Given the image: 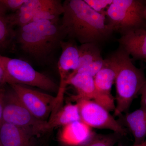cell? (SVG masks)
Here are the masks:
<instances>
[{"mask_svg":"<svg viewBox=\"0 0 146 146\" xmlns=\"http://www.w3.org/2000/svg\"><path fill=\"white\" fill-rule=\"evenodd\" d=\"M61 23L69 39L82 44H99L113 34L106 16L94 11L84 0H67L63 3Z\"/></svg>","mask_w":146,"mask_h":146,"instance_id":"obj_1","label":"cell"},{"mask_svg":"<svg viewBox=\"0 0 146 146\" xmlns=\"http://www.w3.org/2000/svg\"><path fill=\"white\" fill-rule=\"evenodd\" d=\"M67 36L58 19L31 22L19 27L15 38L24 52L36 60L46 61Z\"/></svg>","mask_w":146,"mask_h":146,"instance_id":"obj_2","label":"cell"},{"mask_svg":"<svg viewBox=\"0 0 146 146\" xmlns=\"http://www.w3.org/2000/svg\"><path fill=\"white\" fill-rule=\"evenodd\" d=\"M108 58L115 66L116 96L114 116L127 112L146 82L144 71L133 65L129 55L119 47Z\"/></svg>","mask_w":146,"mask_h":146,"instance_id":"obj_3","label":"cell"},{"mask_svg":"<svg viewBox=\"0 0 146 146\" xmlns=\"http://www.w3.org/2000/svg\"><path fill=\"white\" fill-rule=\"evenodd\" d=\"M145 1L113 0L106 12L108 23L113 32L121 35L140 28H146L144 17Z\"/></svg>","mask_w":146,"mask_h":146,"instance_id":"obj_4","label":"cell"},{"mask_svg":"<svg viewBox=\"0 0 146 146\" xmlns=\"http://www.w3.org/2000/svg\"><path fill=\"white\" fill-rule=\"evenodd\" d=\"M0 63L10 79L11 84L29 85L49 92L58 91L59 86L52 80L36 71L25 60L0 55Z\"/></svg>","mask_w":146,"mask_h":146,"instance_id":"obj_5","label":"cell"},{"mask_svg":"<svg viewBox=\"0 0 146 146\" xmlns=\"http://www.w3.org/2000/svg\"><path fill=\"white\" fill-rule=\"evenodd\" d=\"M2 122L25 129L34 135L46 132L48 121L37 119L21 101L13 89L4 92Z\"/></svg>","mask_w":146,"mask_h":146,"instance_id":"obj_6","label":"cell"},{"mask_svg":"<svg viewBox=\"0 0 146 146\" xmlns=\"http://www.w3.org/2000/svg\"><path fill=\"white\" fill-rule=\"evenodd\" d=\"M78 105L81 120L91 128L109 129L121 136L125 135L127 131L109 111L96 102L91 100L73 98Z\"/></svg>","mask_w":146,"mask_h":146,"instance_id":"obj_7","label":"cell"},{"mask_svg":"<svg viewBox=\"0 0 146 146\" xmlns=\"http://www.w3.org/2000/svg\"><path fill=\"white\" fill-rule=\"evenodd\" d=\"M11 86L25 107L37 119L48 121L54 108L56 98L49 94L14 84Z\"/></svg>","mask_w":146,"mask_h":146,"instance_id":"obj_8","label":"cell"},{"mask_svg":"<svg viewBox=\"0 0 146 146\" xmlns=\"http://www.w3.org/2000/svg\"><path fill=\"white\" fill-rule=\"evenodd\" d=\"M105 63L101 70L94 77L97 97L95 102L103 106L108 111H115V100L111 90L116 78L115 66L108 58L105 59Z\"/></svg>","mask_w":146,"mask_h":146,"instance_id":"obj_9","label":"cell"},{"mask_svg":"<svg viewBox=\"0 0 146 146\" xmlns=\"http://www.w3.org/2000/svg\"><path fill=\"white\" fill-rule=\"evenodd\" d=\"M62 52L58 63L60 82L58 90L65 91L66 82L70 74L77 69L79 59L78 46L75 40L69 39L60 44Z\"/></svg>","mask_w":146,"mask_h":146,"instance_id":"obj_10","label":"cell"},{"mask_svg":"<svg viewBox=\"0 0 146 146\" xmlns=\"http://www.w3.org/2000/svg\"><path fill=\"white\" fill-rule=\"evenodd\" d=\"M61 3V1L58 0H27L17 11L9 14L6 18L12 27H21L32 22L39 11Z\"/></svg>","mask_w":146,"mask_h":146,"instance_id":"obj_11","label":"cell"},{"mask_svg":"<svg viewBox=\"0 0 146 146\" xmlns=\"http://www.w3.org/2000/svg\"><path fill=\"white\" fill-rule=\"evenodd\" d=\"M96 133L92 128L80 120L63 127L59 138L63 143L68 146H84Z\"/></svg>","mask_w":146,"mask_h":146,"instance_id":"obj_12","label":"cell"},{"mask_svg":"<svg viewBox=\"0 0 146 146\" xmlns=\"http://www.w3.org/2000/svg\"><path fill=\"white\" fill-rule=\"evenodd\" d=\"M119 47L136 60H146V28L134 29L121 35Z\"/></svg>","mask_w":146,"mask_h":146,"instance_id":"obj_13","label":"cell"},{"mask_svg":"<svg viewBox=\"0 0 146 146\" xmlns=\"http://www.w3.org/2000/svg\"><path fill=\"white\" fill-rule=\"evenodd\" d=\"M118 121L130 131L134 138L133 145H139L146 140V106L141 107L131 113L119 116Z\"/></svg>","mask_w":146,"mask_h":146,"instance_id":"obj_14","label":"cell"},{"mask_svg":"<svg viewBox=\"0 0 146 146\" xmlns=\"http://www.w3.org/2000/svg\"><path fill=\"white\" fill-rule=\"evenodd\" d=\"M30 131L2 122L0 125V144L2 146H32Z\"/></svg>","mask_w":146,"mask_h":146,"instance_id":"obj_15","label":"cell"},{"mask_svg":"<svg viewBox=\"0 0 146 146\" xmlns=\"http://www.w3.org/2000/svg\"><path fill=\"white\" fill-rule=\"evenodd\" d=\"M66 83L74 86L77 92L72 98L96 100L97 93L93 77L84 73H77L68 76Z\"/></svg>","mask_w":146,"mask_h":146,"instance_id":"obj_16","label":"cell"},{"mask_svg":"<svg viewBox=\"0 0 146 146\" xmlns=\"http://www.w3.org/2000/svg\"><path fill=\"white\" fill-rule=\"evenodd\" d=\"M81 120L79 109L76 103L68 104L62 108L48 121L47 130H51L54 127L63 126Z\"/></svg>","mask_w":146,"mask_h":146,"instance_id":"obj_17","label":"cell"},{"mask_svg":"<svg viewBox=\"0 0 146 146\" xmlns=\"http://www.w3.org/2000/svg\"><path fill=\"white\" fill-rule=\"evenodd\" d=\"M78 49L79 59L78 66L76 70L81 67L103 58L98 44L89 43L82 44L80 46H78Z\"/></svg>","mask_w":146,"mask_h":146,"instance_id":"obj_18","label":"cell"},{"mask_svg":"<svg viewBox=\"0 0 146 146\" xmlns=\"http://www.w3.org/2000/svg\"><path fill=\"white\" fill-rule=\"evenodd\" d=\"M6 16L0 15V49L5 48L16 36V32Z\"/></svg>","mask_w":146,"mask_h":146,"instance_id":"obj_19","label":"cell"},{"mask_svg":"<svg viewBox=\"0 0 146 146\" xmlns=\"http://www.w3.org/2000/svg\"><path fill=\"white\" fill-rule=\"evenodd\" d=\"M121 135L114 133L107 134L96 133L84 146H114L121 138Z\"/></svg>","mask_w":146,"mask_h":146,"instance_id":"obj_20","label":"cell"},{"mask_svg":"<svg viewBox=\"0 0 146 146\" xmlns=\"http://www.w3.org/2000/svg\"><path fill=\"white\" fill-rule=\"evenodd\" d=\"M27 0H0V15L7 16L9 12H16Z\"/></svg>","mask_w":146,"mask_h":146,"instance_id":"obj_21","label":"cell"},{"mask_svg":"<svg viewBox=\"0 0 146 146\" xmlns=\"http://www.w3.org/2000/svg\"><path fill=\"white\" fill-rule=\"evenodd\" d=\"M105 63V60L103 58L100 60H97L79 68L75 72L70 74L68 76H72L77 73H84L89 74L94 78L104 66Z\"/></svg>","mask_w":146,"mask_h":146,"instance_id":"obj_22","label":"cell"},{"mask_svg":"<svg viewBox=\"0 0 146 146\" xmlns=\"http://www.w3.org/2000/svg\"><path fill=\"white\" fill-rule=\"evenodd\" d=\"M84 1L94 11L105 15L106 12L113 0H84Z\"/></svg>","mask_w":146,"mask_h":146,"instance_id":"obj_23","label":"cell"},{"mask_svg":"<svg viewBox=\"0 0 146 146\" xmlns=\"http://www.w3.org/2000/svg\"><path fill=\"white\" fill-rule=\"evenodd\" d=\"M6 83L12 84L10 79L9 77L6 72L1 63H0V86H2Z\"/></svg>","mask_w":146,"mask_h":146,"instance_id":"obj_24","label":"cell"},{"mask_svg":"<svg viewBox=\"0 0 146 146\" xmlns=\"http://www.w3.org/2000/svg\"><path fill=\"white\" fill-rule=\"evenodd\" d=\"M139 95H141V105L146 106V81L140 90Z\"/></svg>","mask_w":146,"mask_h":146,"instance_id":"obj_25","label":"cell"},{"mask_svg":"<svg viewBox=\"0 0 146 146\" xmlns=\"http://www.w3.org/2000/svg\"><path fill=\"white\" fill-rule=\"evenodd\" d=\"M4 91H0V124L2 123L3 111V97Z\"/></svg>","mask_w":146,"mask_h":146,"instance_id":"obj_26","label":"cell"},{"mask_svg":"<svg viewBox=\"0 0 146 146\" xmlns=\"http://www.w3.org/2000/svg\"><path fill=\"white\" fill-rule=\"evenodd\" d=\"M132 146H146V140L144 143H142L137 145H133Z\"/></svg>","mask_w":146,"mask_h":146,"instance_id":"obj_27","label":"cell"},{"mask_svg":"<svg viewBox=\"0 0 146 146\" xmlns=\"http://www.w3.org/2000/svg\"><path fill=\"white\" fill-rule=\"evenodd\" d=\"M144 17H145L146 24V1H145V9H144Z\"/></svg>","mask_w":146,"mask_h":146,"instance_id":"obj_28","label":"cell"},{"mask_svg":"<svg viewBox=\"0 0 146 146\" xmlns=\"http://www.w3.org/2000/svg\"><path fill=\"white\" fill-rule=\"evenodd\" d=\"M1 90H2V89H1V86H0V91H1Z\"/></svg>","mask_w":146,"mask_h":146,"instance_id":"obj_29","label":"cell"},{"mask_svg":"<svg viewBox=\"0 0 146 146\" xmlns=\"http://www.w3.org/2000/svg\"></svg>","mask_w":146,"mask_h":146,"instance_id":"obj_30","label":"cell"}]
</instances>
